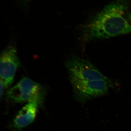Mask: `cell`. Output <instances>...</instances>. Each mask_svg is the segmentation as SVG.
I'll return each mask as SVG.
<instances>
[{"instance_id":"obj_1","label":"cell","mask_w":131,"mask_h":131,"mask_svg":"<svg viewBox=\"0 0 131 131\" xmlns=\"http://www.w3.org/2000/svg\"><path fill=\"white\" fill-rule=\"evenodd\" d=\"M131 0H116L96 13L83 28L88 41L131 34V24L124 15Z\"/></svg>"},{"instance_id":"obj_2","label":"cell","mask_w":131,"mask_h":131,"mask_svg":"<svg viewBox=\"0 0 131 131\" xmlns=\"http://www.w3.org/2000/svg\"><path fill=\"white\" fill-rule=\"evenodd\" d=\"M45 94V90L42 85L28 78L24 77L7 92V95L17 103L34 102L41 106Z\"/></svg>"},{"instance_id":"obj_3","label":"cell","mask_w":131,"mask_h":131,"mask_svg":"<svg viewBox=\"0 0 131 131\" xmlns=\"http://www.w3.org/2000/svg\"><path fill=\"white\" fill-rule=\"evenodd\" d=\"M70 82L107 79L93 64L86 59L74 56L66 63Z\"/></svg>"},{"instance_id":"obj_4","label":"cell","mask_w":131,"mask_h":131,"mask_svg":"<svg viewBox=\"0 0 131 131\" xmlns=\"http://www.w3.org/2000/svg\"><path fill=\"white\" fill-rule=\"evenodd\" d=\"M70 83L76 98L82 102L105 94L112 85L108 78L104 80L76 81Z\"/></svg>"},{"instance_id":"obj_5","label":"cell","mask_w":131,"mask_h":131,"mask_svg":"<svg viewBox=\"0 0 131 131\" xmlns=\"http://www.w3.org/2000/svg\"><path fill=\"white\" fill-rule=\"evenodd\" d=\"M20 64L15 47L9 46L2 52L0 59L1 80L5 88L13 82L16 70Z\"/></svg>"},{"instance_id":"obj_6","label":"cell","mask_w":131,"mask_h":131,"mask_svg":"<svg viewBox=\"0 0 131 131\" xmlns=\"http://www.w3.org/2000/svg\"><path fill=\"white\" fill-rule=\"evenodd\" d=\"M38 106L39 105L37 102H28L19 112L14 120V126L20 129L31 124L35 119Z\"/></svg>"},{"instance_id":"obj_7","label":"cell","mask_w":131,"mask_h":131,"mask_svg":"<svg viewBox=\"0 0 131 131\" xmlns=\"http://www.w3.org/2000/svg\"><path fill=\"white\" fill-rule=\"evenodd\" d=\"M1 97L2 96V94H3V86H4V85L3 84V82L2 81H1Z\"/></svg>"},{"instance_id":"obj_8","label":"cell","mask_w":131,"mask_h":131,"mask_svg":"<svg viewBox=\"0 0 131 131\" xmlns=\"http://www.w3.org/2000/svg\"><path fill=\"white\" fill-rule=\"evenodd\" d=\"M24 2L27 3L29 2V0H22Z\"/></svg>"}]
</instances>
